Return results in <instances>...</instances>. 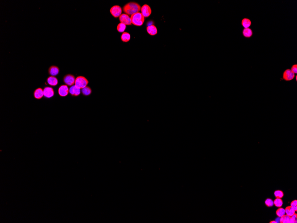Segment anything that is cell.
I'll return each mask as SVG.
<instances>
[{"mask_svg":"<svg viewBox=\"0 0 297 223\" xmlns=\"http://www.w3.org/2000/svg\"><path fill=\"white\" fill-rule=\"evenodd\" d=\"M141 7L138 3L134 2H131L126 4L123 6V10L125 14L128 15H132L133 14L139 12Z\"/></svg>","mask_w":297,"mask_h":223,"instance_id":"1","label":"cell"},{"mask_svg":"<svg viewBox=\"0 0 297 223\" xmlns=\"http://www.w3.org/2000/svg\"><path fill=\"white\" fill-rule=\"evenodd\" d=\"M131 19L132 24L137 26H142L145 21V17L140 12L133 14L131 16Z\"/></svg>","mask_w":297,"mask_h":223,"instance_id":"2","label":"cell"},{"mask_svg":"<svg viewBox=\"0 0 297 223\" xmlns=\"http://www.w3.org/2000/svg\"><path fill=\"white\" fill-rule=\"evenodd\" d=\"M89 81L86 77L84 76H79L76 77L74 85L82 89L87 87Z\"/></svg>","mask_w":297,"mask_h":223,"instance_id":"3","label":"cell"},{"mask_svg":"<svg viewBox=\"0 0 297 223\" xmlns=\"http://www.w3.org/2000/svg\"><path fill=\"white\" fill-rule=\"evenodd\" d=\"M76 78L72 74H67L63 77V82L66 85L71 87L75 84Z\"/></svg>","mask_w":297,"mask_h":223,"instance_id":"4","label":"cell"},{"mask_svg":"<svg viewBox=\"0 0 297 223\" xmlns=\"http://www.w3.org/2000/svg\"><path fill=\"white\" fill-rule=\"evenodd\" d=\"M110 12L113 17L117 18L121 15L122 14V9L120 6H119L118 5H116L111 8Z\"/></svg>","mask_w":297,"mask_h":223,"instance_id":"5","label":"cell"},{"mask_svg":"<svg viewBox=\"0 0 297 223\" xmlns=\"http://www.w3.org/2000/svg\"><path fill=\"white\" fill-rule=\"evenodd\" d=\"M120 22L125 25L126 26H130L132 24L131 17L129 15L126 14H121V15L119 17Z\"/></svg>","mask_w":297,"mask_h":223,"instance_id":"6","label":"cell"},{"mask_svg":"<svg viewBox=\"0 0 297 223\" xmlns=\"http://www.w3.org/2000/svg\"><path fill=\"white\" fill-rule=\"evenodd\" d=\"M141 13L145 17H148L151 15L152 13L151 9L148 5H143L141 7Z\"/></svg>","mask_w":297,"mask_h":223,"instance_id":"7","label":"cell"},{"mask_svg":"<svg viewBox=\"0 0 297 223\" xmlns=\"http://www.w3.org/2000/svg\"><path fill=\"white\" fill-rule=\"evenodd\" d=\"M59 95L61 97H65L69 93V88L66 85H63L59 87L58 90Z\"/></svg>","mask_w":297,"mask_h":223,"instance_id":"8","label":"cell"},{"mask_svg":"<svg viewBox=\"0 0 297 223\" xmlns=\"http://www.w3.org/2000/svg\"><path fill=\"white\" fill-rule=\"evenodd\" d=\"M43 94L45 97L46 98H51L53 97L54 94V91L53 88L51 87H46L43 89Z\"/></svg>","mask_w":297,"mask_h":223,"instance_id":"9","label":"cell"},{"mask_svg":"<svg viewBox=\"0 0 297 223\" xmlns=\"http://www.w3.org/2000/svg\"><path fill=\"white\" fill-rule=\"evenodd\" d=\"M294 74L291 70L287 69L285 70L283 74V78L286 81H290L294 77Z\"/></svg>","mask_w":297,"mask_h":223,"instance_id":"10","label":"cell"},{"mask_svg":"<svg viewBox=\"0 0 297 223\" xmlns=\"http://www.w3.org/2000/svg\"><path fill=\"white\" fill-rule=\"evenodd\" d=\"M81 89L76 87L75 85H73L69 88V93L73 96H78L80 94Z\"/></svg>","mask_w":297,"mask_h":223,"instance_id":"11","label":"cell"},{"mask_svg":"<svg viewBox=\"0 0 297 223\" xmlns=\"http://www.w3.org/2000/svg\"><path fill=\"white\" fill-rule=\"evenodd\" d=\"M48 72L51 76H57L59 74V69L57 66L52 65L49 68Z\"/></svg>","mask_w":297,"mask_h":223,"instance_id":"12","label":"cell"},{"mask_svg":"<svg viewBox=\"0 0 297 223\" xmlns=\"http://www.w3.org/2000/svg\"><path fill=\"white\" fill-rule=\"evenodd\" d=\"M146 31L150 35L152 36L156 35L158 33L157 28L154 25H150L147 26Z\"/></svg>","mask_w":297,"mask_h":223,"instance_id":"13","label":"cell"},{"mask_svg":"<svg viewBox=\"0 0 297 223\" xmlns=\"http://www.w3.org/2000/svg\"><path fill=\"white\" fill-rule=\"evenodd\" d=\"M47 82L51 86L55 87L58 84V79L55 76H50L47 78Z\"/></svg>","mask_w":297,"mask_h":223,"instance_id":"14","label":"cell"},{"mask_svg":"<svg viewBox=\"0 0 297 223\" xmlns=\"http://www.w3.org/2000/svg\"><path fill=\"white\" fill-rule=\"evenodd\" d=\"M33 95H34V97L35 99H41L44 96L43 90H42V89H41V88H38L36 89L35 90V91H34Z\"/></svg>","mask_w":297,"mask_h":223,"instance_id":"15","label":"cell"},{"mask_svg":"<svg viewBox=\"0 0 297 223\" xmlns=\"http://www.w3.org/2000/svg\"><path fill=\"white\" fill-rule=\"evenodd\" d=\"M281 223H294L291 217L287 215H285L280 217Z\"/></svg>","mask_w":297,"mask_h":223,"instance_id":"16","label":"cell"},{"mask_svg":"<svg viewBox=\"0 0 297 223\" xmlns=\"http://www.w3.org/2000/svg\"><path fill=\"white\" fill-rule=\"evenodd\" d=\"M131 38V36L130 34L127 32L123 33L122 35H121V41L123 42H124V43H127V42L129 41Z\"/></svg>","mask_w":297,"mask_h":223,"instance_id":"17","label":"cell"},{"mask_svg":"<svg viewBox=\"0 0 297 223\" xmlns=\"http://www.w3.org/2000/svg\"><path fill=\"white\" fill-rule=\"evenodd\" d=\"M81 92L82 94L84 96H89L91 94V93L92 92V89L90 87L87 86L85 88H82L81 89Z\"/></svg>","mask_w":297,"mask_h":223,"instance_id":"18","label":"cell"},{"mask_svg":"<svg viewBox=\"0 0 297 223\" xmlns=\"http://www.w3.org/2000/svg\"><path fill=\"white\" fill-rule=\"evenodd\" d=\"M243 35L246 38H250L253 35V31L249 28H245L243 31Z\"/></svg>","mask_w":297,"mask_h":223,"instance_id":"19","label":"cell"},{"mask_svg":"<svg viewBox=\"0 0 297 223\" xmlns=\"http://www.w3.org/2000/svg\"><path fill=\"white\" fill-rule=\"evenodd\" d=\"M285 210L286 214L289 216H291L295 213L296 211H295V210L290 206L287 207Z\"/></svg>","mask_w":297,"mask_h":223,"instance_id":"20","label":"cell"},{"mask_svg":"<svg viewBox=\"0 0 297 223\" xmlns=\"http://www.w3.org/2000/svg\"><path fill=\"white\" fill-rule=\"evenodd\" d=\"M242 24L245 28H248L251 24V21L248 18H244L242 21Z\"/></svg>","mask_w":297,"mask_h":223,"instance_id":"21","label":"cell"},{"mask_svg":"<svg viewBox=\"0 0 297 223\" xmlns=\"http://www.w3.org/2000/svg\"><path fill=\"white\" fill-rule=\"evenodd\" d=\"M126 26L122 23H120L117 26V31L119 33H124L126 30Z\"/></svg>","mask_w":297,"mask_h":223,"instance_id":"22","label":"cell"},{"mask_svg":"<svg viewBox=\"0 0 297 223\" xmlns=\"http://www.w3.org/2000/svg\"><path fill=\"white\" fill-rule=\"evenodd\" d=\"M274 205L277 208H280L283 205V201L281 198H276L274 201Z\"/></svg>","mask_w":297,"mask_h":223,"instance_id":"23","label":"cell"},{"mask_svg":"<svg viewBox=\"0 0 297 223\" xmlns=\"http://www.w3.org/2000/svg\"><path fill=\"white\" fill-rule=\"evenodd\" d=\"M276 214L278 217H281L286 215L285 210L283 208H280L276 211Z\"/></svg>","mask_w":297,"mask_h":223,"instance_id":"24","label":"cell"},{"mask_svg":"<svg viewBox=\"0 0 297 223\" xmlns=\"http://www.w3.org/2000/svg\"><path fill=\"white\" fill-rule=\"evenodd\" d=\"M274 194L275 197L279 198H282L284 196L283 192L281 190H276L274 191Z\"/></svg>","mask_w":297,"mask_h":223,"instance_id":"25","label":"cell"},{"mask_svg":"<svg viewBox=\"0 0 297 223\" xmlns=\"http://www.w3.org/2000/svg\"><path fill=\"white\" fill-rule=\"evenodd\" d=\"M265 204L268 207H271L274 205V201L272 200L270 198L267 199L265 201Z\"/></svg>","mask_w":297,"mask_h":223,"instance_id":"26","label":"cell"},{"mask_svg":"<svg viewBox=\"0 0 297 223\" xmlns=\"http://www.w3.org/2000/svg\"><path fill=\"white\" fill-rule=\"evenodd\" d=\"M290 206L292 207L296 212L297 211V200H294L290 203Z\"/></svg>","mask_w":297,"mask_h":223,"instance_id":"27","label":"cell"},{"mask_svg":"<svg viewBox=\"0 0 297 223\" xmlns=\"http://www.w3.org/2000/svg\"><path fill=\"white\" fill-rule=\"evenodd\" d=\"M291 70L294 73V74H297V65H293V67H291Z\"/></svg>","mask_w":297,"mask_h":223,"instance_id":"28","label":"cell"},{"mask_svg":"<svg viewBox=\"0 0 297 223\" xmlns=\"http://www.w3.org/2000/svg\"><path fill=\"white\" fill-rule=\"evenodd\" d=\"M290 217L293 221H294V223H297V214L296 213H295L293 215H292Z\"/></svg>","mask_w":297,"mask_h":223,"instance_id":"29","label":"cell"},{"mask_svg":"<svg viewBox=\"0 0 297 223\" xmlns=\"http://www.w3.org/2000/svg\"><path fill=\"white\" fill-rule=\"evenodd\" d=\"M277 223H280V217H279L277 218H276V220H275Z\"/></svg>","mask_w":297,"mask_h":223,"instance_id":"30","label":"cell"},{"mask_svg":"<svg viewBox=\"0 0 297 223\" xmlns=\"http://www.w3.org/2000/svg\"><path fill=\"white\" fill-rule=\"evenodd\" d=\"M270 223H277V222L275 220H274V221H271L270 222Z\"/></svg>","mask_w":297,"mask_h":223,"instance_id":"31","label":"cell"},{"mask_svg":"<svg viewBox=\"0 0 297 223\" xmlns=\"http://www.w3.org/2000/svg\"><path fill=\"white\" fill-rule=\"evenodd\" d=\"M297 76H296V80H297Z\"/></svg>","mask_w":297,"mask_h":223,"instance_id":"32","label":"cell"}]
</instances>
